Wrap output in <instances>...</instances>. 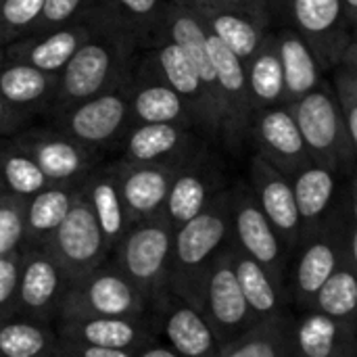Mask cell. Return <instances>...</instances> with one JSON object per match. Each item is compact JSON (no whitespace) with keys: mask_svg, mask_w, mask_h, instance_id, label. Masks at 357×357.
<instances>
[{"mask_svg":"<svg viewBox=\"0 0 357 357\" xmlns=\"http://www.w3.org/2000/svg\"><path fill=\"white\" fill-rule=\"evenodd\" d=\"M90 29V36L56 75V92L48 111L50 115H59L123 79L138 56V50H142L130 38L105 29Z\"/></svg>","mask_w":357,"mask_h":357,"instance_id":"obj_1","label":"cell"},{"mask_svg":"<svg viewBox=\"0 0 357 357\" xmlns=\"http://www.w3.org/2000/svg\"><path fill=\"white\" fill-rule=\"evenodd\" d=\"M312 161L328 165L337 172L351 169L356 163L357 146L349 140L333 88L320 82L314 90L289 105Z\"/></svg>","mask_w":357,"mask_h":357,"instance_id":"obj_2","label":"cell"},{"mask_svg":"<svg viewBox=\"0 0 357 357\" xmlns=\"http://www.w3.org/2000/svg\"><path fill=\"white\" fill-rule=\"evenodd\" d=\"M52 126L98 153L119 142L130 128V73L107 90L52 115Z\"/></svg>","mask_w":357,"mask_h":357,"instance_id":"obj_3","label":"cell"},{"mask_svg":"<svg viewBox=\"0 0 357 357\" xmlns=\"http://www.w3.org/2000/svg\"><path fill=\"white\" fill-rule=\"evenodd\" d=\"M149 56L153 59L155 67L159 69L161 77L184 98V102L190 107L199 130L209 142H220V115L213 102L209 100L197 69L190 61V56L184 52V48L174 42L167 31L159 25L155 33L151 36L146 48Z\"/></svg>","mask_w":357,"mask_h":357,"instance_id":"obj_4","label":"cell"},{"mask_svg":"<svg viewBox=\"0 0 357 357\" xmlns=\"http://www.w3.org/2000/svg\"><path fill=\"white\" fill-rule=\"evenodd\" d=\"M13 138L52 184L79 182L92 172L98 157V151L88 149L54 126L19 130Z\"/></svg>","mask_w":357,"mask_h":357,"instance_id":"obj_5","label":"cell"},{"mask_svg":"<svg viewBox=\"0 0 357 357\" xmlns=\"http://www.w3.org/2000/svg\"><path fill=\"white\" fill-rule=\"evenodd\" d=\"M207 50L220 88V111H222L220 142L230 151H238L247 142L249 123L253 117V107L245 79V67L243 61L209 31H207Z\"/></svg>","mask_w":357,"mask_h":357,"instance_id":"obj_6","label":"cell"},{"mask_svg":"<svg viewBox=\"0 0 357 357\" xmlns=\"http://www.w3.org/2000/svg\"><path fill=\"white\" fill-rule=\"evenodd\" d=\"M289 21L312 46L322 71H333L356 38L341 0H291Z\"/></svg>","mask_w":357,"mask_h":357,"instance_id":"obj_7","label":"cell"},{"mask_svg":"<svg viewBox=\"0 0 357 357\" xmlns=\"http://www.w3.org/2000/svg\"><path fill=\"white\" fill-rule=\"evenodd\" d=\"M167 121L195 126L199 130L190 107L161 77L153 59L144 50L142 56H136L130 71V126Z\"/></svg>","mask_w":357,"mask_h":357,"instance_id":"obj_8","label":"cell"},{"mask_svg":"<svg viewBox=\"0 0 357 357\" xmlns=\"http://www.w3.org/2000/svg\"><path fill=\"white\" fill-rule=\"evenodd\" d=\"M247 142H253L255 155L287 178L312 161L289 105L255 111L249 123Z\"/></svg>","mask_w":357,"mask_h":357,"instance_id":"obj_9","label":"cell"},{"mask_svg":"<svg viewBox=\"0 0 357 357\" xmlns=\"http://www.w3.org/2000/svg\"><path fill=\"white\" fill-rule=\"evenodd\" d=\"M220 178L222 174L218 163L203 146L192 157H188L174 174L161 209L163 220L174 230L192 220L220 192Z\"/></svg>","mask_w":357,"mask_h":357,"instance_id":"obj_10","label":"cell"},{"mask_svg":"<svg viewBox=\"0 0 357 357\" xmlns=\"http://www.w3.org/2000/svg\"><path fill=\"white\" fill-rule=\"evenodd\" d=\"M121 153L126 161L167 163L184 161L209 142L195 126L186 123H138L130 126L121 136Z\"/></svg>","mask_w":357,"mask_h":357,"instance_id":"obj_11","label":"cell"},{"mask_svg":"<svg viewBox=\"0 0 357 357\" xmlns=\"http://www.w3.org/2000/svg\"><path fill=\"white\" fill-rule=\"evenodd\" d=\"M232 230V190H220L201 213L176 228L172 247L184 268L205 264Z\"/></svg>","mask_w":357,"mask_h":357,"instance_id":"obj_12","label":"cell"},{"mask_svg":"<svg viewBox=\"0 0 357 357\" xmlns=\"http://www.w3.org/2000/svg\"><path fill=\"white\" fill-rule=\"evenodd\" d=\"M184 161L136 163V161L121 159L113 163L128 220L140 222L161 213L174 174Z\"/></svg>","mask_w":357,"mask_h":357,"instance_id":"obj_13","label":"cell"},{"mask_svg":"<svg viewBox=\"0 0 357 357\" xmlns=\"http://www.w3.org/2000/svg\"><path fill=\"white\" fill-rule=\"evenodd\" d=\"M249 188L253 190L259 209L264 211L280 241L301 238L305 230L297 211L291 180L257 155H253L249 161Z\"/></svg>","mask_w":357,"mask_h":357,"instance_id":"obj_14","label":"cell"},{"mask_svg":"<svg viewBox=\"0 0 357 357\" xmlns=\"http://www.w3.org/2000/svg\"><path fill=\"white\" fill-rule=\"evenodd\" d=\"M203 25L241 61H247L272 29L270 19L238 10L222 0H188Z\"/></svg>","mask_w":357,"mask_h":357,"instance_id":"obj_15","label":"cell"},{"mask_svg":"<svg viewBox=\"0 0 357 357\" xmlns=\"http://www.w3.org/2000/svg\"><path fill=\"white\" fill-rule=\"evenodd\" d=\"M165 6L167 0H92L79 21L94 29L130 38L140 48H146L161 23Z\"/></svg>","mask_w":357,"mask_h":357,"instance_id":"obj_16","label":"cell"},{"mask_svg":"<svg viewBox=\"0 0 357 357\" xmlns=\"http://www.w3.org/2000/svg\"><path fill=\"white\" fill-rule=\"evenodd\" d=\"M90 25H86L84 21H75L46 31L29 33L4 46V56L59 75L73 52L90 36Z\"/></svg>","mask_w":357,"mask_h":357,"instance_id":"obj_17","label":"cell"},{"mask_svg":"<svg viewBox=\"0 0 357 357\" xmlns=\"http://www.w3.org/2000/svg\"><path fill=\"white\" fill-rule=\"evenodd\" d=\"M50 238L59 259H63L65 266L90 268L100 257L105 249V236L82 192V184L75 190L69 213L56 226Z\"/></svg>","mask_w":357,"mask_h":357,"instance_id":"obj_18","label":"cell"},{"mask_svg":"<svg viewBox=\"0 0 357 357\" xmlns=\"http://www.w3.org/2000/svg\"><path fill=\"white\" fill-rule=\"evenodd\" d=\"M232 230L249 257L261 268H276L280 264V236L259 209L247 184L232 190Z\"/></svg>","mask_w":357,"mask_h":357,"instance_id":"obj_19","label":"cell"},{"mask_svg":"<svg viewBox=\"0 0 357 357\" xmlns=\"http://www.w3.org/2000/svg\"><path fill=\"white\" fill-rule=\"evenodd\" d=\"M174 241V228L163 220V215L140 220L138 226H134L121 249V259L128 270V274L136 282H153L172 251Z\"/></svg>","mask_w":357,"mask_h":357,"instance_id":"obj_20","label":"cell"},{"mask_svg":"<svg viewBox=\"0 0 357 357\" xmlns=\"http://www.w3.org/2000/svg\"><path fill=\"white\" fill-rule=\"evenodd\" d=\"M56 92V75L40 71L27 63L4 56L0 63V96L25 117L50 111Z\"/></svg>","mask_w":357,"mask_h":357,"instance_id":"obj_21","label":"cell"},{"mask_svg":"<svg viewBox=\"0 0 357 357\" xmlns=\"http://www.w3.org/2000/svg\"><path fill=\"white\" fill-rule=\"evenodd\" d=\"M276 31V44H278V56L284 77V98L287 105L295 102L310 90H314L322 82V67L312 50V46L305 42V38L293 29L291 25L274 29Z\"/></svg>","mask_w":357,"mask_h":357,"instance_id":"obj_22","label":"cell"},{"mask_svg":"<svg viewBox=\"0 0 357 357\" xmlns=\"http://www.w3.org/2000/svg\"><path fill=\"white\" fill-rule=\"evenodd\" d=\"M243 67H245V79H247L253 113L261 109L287 105L284 77H282L274 29H270L264 42L259 44V48L247 61H243Z\"/></svg>","mask_w":357,"mask_h":357,"instance_id":"obj_23","label":"cell"},{"mask_svg":"<svg viewBox=\"0 0 357 357\" xmlns=\"http://www.w3.org/2000/svg\"><path fill=\"white\" fill-rule=\"evenodd\" d=\"M289 180L303 230L318 226L328 213L333 199L337 195L339 172L328 165L310 161L307 165L297 169Z\"/></svg>","mask_w":357,"mask_h":357,"instance_id":"obj_24","label":"cell"},{"mask_svg":"<svg viewBox=\"0 0 357 357\" xmlns=\"http://www.w3.org/2000/svg\"><path fill=\"white\" fill-rule=\"evenodd\" d=\"M82 192L96 218V224L105 236V243L117 241L123 234L130 220L126 213V205L119 192L113 165L90 172L86 176V182L82 184Z\"/></svg>","mask_w":357,"mask_h":357,"instance_id":"obj_25","label":"cell"},{"mask_svg":"<svg viewBox=\"0 0 357 357\" xmlns=\"http://www.w3.org/2000/svg\"><path fill=\"white\" fill-rule=\"evenodd\" d=\"M79 184H50L25 199V232L50 236L71 209Z\"/></svg>","mask_w":357,"mask_h":357,"instance_id":"obj_26","label":"cell"},{"mask_svg":"<svg viewBox=\"0 0 357 357\" xmlns=\"http://www.w3.org/2000/svg\"><path fill=\"white\" fill-rule=\"evenodd\" d=\"M0 180L6 192L21 199H29L52 184L13 136L0 140Z\"/></svg>","mask_w":357,"mask_h":357,"instance_id":"obj_27","label":"cell"},{"mask_svg":"<svg viewBox=\"0 0 357 357\" xmlns=\"http://www.w3.org/2000/svg\"><path fill=\"white\" fill-rule=\"evenodd\" d=\"M207 295H209V312L218 328L232 331L247 320L251 310L243 297L232 266H224V264L218 266V270L211 274Z\"/></svg>","mask_w":357,"mask_h":357,"instance_id":"obj_28","label":"cell"},{"mask_svg":"<svg viewBox=\"0 0 357 357\" xmlns=\"http://www.w3.org/2000/svg\"><path fill=\"white\" fill-rule=\"evenodd\" d=\"M165 335L176 351L186 357H205L215 345L211 326L192 307L174 312L165 324Z\"/></svg>","mask_w":357,"mask_h":357,"instance_id":"obj_29","label":"cell"},{"mask_svg":"<svg viewBox=\"0 0 357 357\" xmlns=\"http://www.w3.org/2000/svg\"><path fill=\"white\" fill-rule=\"evenodd\" d=\"M333 94L349 140L357 146V40L345 48L339 63L333 67Z\"/></svg>","mask_w":357,"mask_h":357,"instance_id":"obj_30","label":"cell"},{"mask_svg":"<svg viewBox=\"0 0 357 357\" xmlns=\"http://www.w3.org/2000/svg\"><path fill=\"white\" fill-rule=\"evenodd\" d=\"M339 251L333 238L322 236L314 241L301 255L297 266V284L303 295H316L318 289L337 270Z\"/></svg>","mask_w":357,"mask_h":357,"instance_id":"obj_31","label":"cell"},{"mask_svg":"<svg viewBox=\"0 0 357 357\" xmlns=\"http://www.w3.org/2000/svg\"><path fill=\"white\" fill-rule=\"evenodd\" d=\"M232 270L249 310L255 314H272L278 305V297L266 268L251 257H238L232 264Z\"/></svg>","mask_w":357,"mask_h":357,"instance_id":"obj_32","label":"cell"},{"mask_svg":"<svg viewBox=\"0 0 357 357\" xmlns=\"http://www.w3.org/2000/svg\"><path fill=\"white\" fill-rule=\"evenodd\" d=\"M88 305L100 314L102 318H119L123 314H130L134 307V295L128 282L113 274H105L96 278L88 291H86Z\"/></svg>","mask_w":357,"mask_h":357,"instance_id":"obj_33","label":"cell"},{"mask_svg":"<svg viewBox=\"0 0 357 357\" xmlns=\"http://www.w3.org/2000/svg\"><path fill=\"white\" fill-rule=\"evenodd\" d=\"M59 287V272L52 261L46 257H33L21 276L19 295L25 305L40 310L50 303Z\"/></svg>","mask_w":357,"mask_h":357,"instance_id":"obj_34","label":"cell"},{"mask_svg":"<svg viewBox=\"0 0 357 357\" xmlns=\"http://www.w3.org/2000/svg\"><path fill=\"white\" fill-rule=\"evenodd\" d=\"M318 307L328 318H345L357 305V280L347 270H335L316 293Z\"/></svg>","mask_w":357,"mask_h":357,"instance_id":"obj_35","label":"cell"},{"mask_svg":"<svg viewBox=\"0 0 357 357\" xmlns=\"http://www.w3.org/2000/svg\"><path fill=\"white\" fill-rule=\"evenodd\" d=\"M44 0H0V46L31 33Z\"/></svg>","mask_w":357,"mask_h":357,"instance_id":"obj_36","label":"cell"},{"mask_svg":"<svg viewBox=\"0 0 357 357\" xmlns=\"http://www.w3.org/2000/svg\"><path fill=\"white\" fill-rule=\"evenodd\" d=\"M299 347L307 357H331L337 339L335 318L324 314L310 316L299 326Z\"/></svg>","mask_w":357,"mask_h":357,"instance_id":"obj_37","label":"cell"},{"mask_svg":"<svg viewBox=\"0 0 357 357\" xmlns=\"http://www.w3.org/2000/svg\"><path fill=\"white\" fill-rule=\"evenodd\" d=\"M25 234V199L0 192V257L10 255Z\"/></svg>","mask_w":357,"mask_h":357,"instance_id":"obj_38","label":"cell"},{"mask_svg":"<svg viewBox=\"0 0 357 357\" xmlns=\"http://www.w3.org/2000/svg\"><path fill=\"white\" fill-rule=\"evenodd\" d=\"M84 339L90 347L126 349L134 343L136 331L119 318H98L84 326Z\"/></svg>","mask_w":357,"mask_h":357,"instance_id":"obj_39","label":"cell"},{"mask_svg":"<svg viewBox=\"0 0 357 357\" xmlns=\"http://www.w3.org/2000/svg\"><path fill=\"white\" fill-rule=\"evenodd\" d=\"M44 345V335L29 324H6L0 331V354L4 357H33Z\"/></svg>","mask_w":357,"mask_h":357,"instance_id":"obj_40","label":"cell"},{"mask_svg":"<svg viewBox=\"0 0 357 357\" xmlns=\"http://www.w3.org/2000/svg\"><path fill=\"white\" fill-rule=\"evenodd\" d=\"M90 4H92V0H44L40 17L33 25L31 33L79 21L86 15V10L90 8Z\"/></svg>","mask_w":357,"mask_h":357,"instance_id":"obj_41","label":"cell"},{"mask_svg":"<svg viewBox=\"0 0 357 357\" xmlns=\"http://www.w3.org/2000/svg\"><path fill=\"white\" fill-rule=\"evenodd\" d=\"M17 287V261L10 255L0 257V305H4Z\"/></svg>","mask_w":357,"mask_h":357,"instance_id":"obj_42","label":"cell"},{"mask_svg":"<svg viewBox=\"0 0 357 357\" xmlns=\"http://www.w3.org/2000/svg\"><path fill=\"white\" fill-rule=\"evenodd\" d=\"M228 357H278V349L272 341L253 339V341L236 347Z\"/></svg>","mask_w":357,"mask_h":357,"instance_id":"obj_43","label":"cell"},{"mask_svg":"<svg viewBox=\"0 0 357 357\" xmlns=\"http://www.w3.org/2000/svg\"><path fill=\"white\" fill-rule=\"evenodd\" d=\"M25 121V115L15 111L2 96H0V138L6 134H17L21 123Z\"/></svg>","mask_w":357,"mask_h":357,"instance_id":"obj_44","label":"cell"},{"mask_svg":"<svg viewBox=\"0 0 357 357\" xmlns=\"http://www.w3.org/2000/svg\"><path fill=\"white\" fill-rule=\"evenodd\" d=\"M238 10H245V13H251L255 17H261V19H270L272 21V15H270V6L266 0H222Z\"/></svg>","mask_w":357,"mask_h":357,"instance_id":"obj_45","label":"cell"},{"mask_svg":"<svg viewBox=\"0 0 357 357\" xmlns=\"http://www.w3.org/2000/svg\"><path fill=\"white\" fill-rule=\"evenodd\" d=\"M270 6V15L272 21L274 19H289V10H291V0H266Z\"/></svg>","mask_w":357,"mask_h":357,"instance_id":"obj_46","label":"cell"},{"mask_svg":"<svg viewBox=\"0 0 357 357\" xmlns=\"http://www.w3.org/2000/svg\"><path fill=\"white\" fill-rule=\"evenodd\" d=\"M84 357H128L123 349H107V347H88Z\"/></svg>","mask_w":357,"mask_h":357,"instance_id":"obj_47","label":"cell"},{"mask_svg":"<svg viewBox=\"0 0 357 357\" xmlns=\"http://www.w3.org/2000/svg\"><path fill=\"white\" fill-rule=\"evenodd\" d=\"M343 10H345V19L349 23L351 29H356L357 25V0H341Z\"/></svg>","mask_w":357,"mask_h":357,"instance_id":"obj_48","label":"cell"},{"mask_svg":"<svg viewBox=\"0 0 357 357\" xmlns=\"http://www.w3.org/2000/svg\"><path fill=\"white\" fill-rule=\"evenodd\" d=\"M142 357H178L176 354L167 351V349H153V351H146Z\"/></svg>","mask_w":357,"mask_h":357,"instance_id":"obj_49","label":"cell"},{"mask_svg":"<svg viewBox=\"0 0 357 357\" xmlns=\"http://www.w3.org/2000/svg\"><path fill=\"white\" fill-rule=\"evenodd\" d=\"M2 61H4V48L0 46V63H2Z\"/></svg>","mask_w":357,"mask_h":357,"instance_id":"obj_50","label":"cell"},{"mask_svg":"<svg viewBox=\"0 0 357 357\" xmlns=\"http://www.w3.org/2000/svg\"><path fill=\"white\" fill-rule=\"evenodd\" d=\"M0 192H6V190H4V186H2V180H0Z\"/></svg>","mask_w":357,"mask_h":357,"instance_id":"obj_51","label":"cell"}]
</instances>
